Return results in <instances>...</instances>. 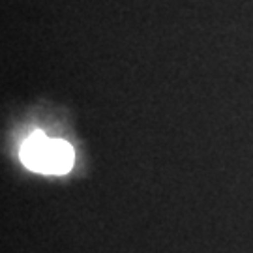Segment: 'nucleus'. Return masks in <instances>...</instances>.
<instances>
[{
	"label": "nucleus",
	"instance_id": "nucleus-1",
	"mask_svg": "<svg viewBox=\"0 0 253 253\" xmlns=\"http://www.w3.org/2000/svg\"><path fill=\"white\" fill-rule=\"evenodd\" d=\"M8 154L27 174L45 180H70L84 171L83 143L70 115L54 103H34L11 124Z\"/></svg>",
	"mask_w": 253,
	"mask_h": 253
}]
</instances>
